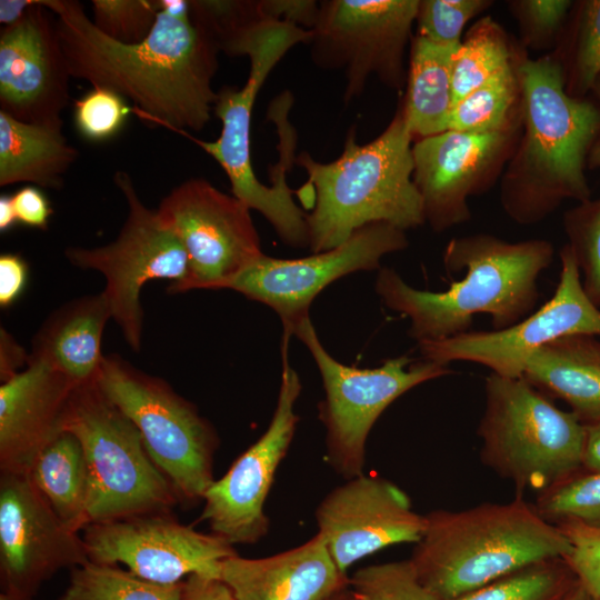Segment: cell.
<instances>
[{
	"label": "cell",
	"mask_w": 600,
	"mask_h": 600,
	"mask_svg": "<svg viewBox=\"0 0 600 600\" xmlns=\"http://www.w3.org/2000/svg\"><path fill=\"white\" fill-rule=\"evenodd\" d=\"M41 1L56 17L71 78L118 92L133 114L164 129L199 132L208 124L219 51L190 13L159 9L142 42L122 44L100 33L79 1Z\"/></svg>",
	"instance_id": "obj_1"
},
{
	"label": "cell",
	"mask_w": 600,
	"mask_h": 600,
	"mask_svg": "<svg viewBox=\"0 0 600 600\" xmlns=\"http://www.w3.org/2000/svg\"><path fill=\"white\" fill-rule=\"evenodd\" d=\"M553 260L544 240L507 242L490 234L452 239L443 252L448 273L463 278L443 291L409 286L391 268L379 269L376 292L387 308L410 320L417 343L440 341L470 331L473 317L487 313L493 330L528 317L539 299L538 278Z\"/></svg>",
	"instance_id": "obj_2"
},
{
	"label": "cell",
	"mask_w": 600,
	"mask_h": 600,
	"mask_svg": "<svg viewBox=\"0 0 600 600\" xmlns=\"http://www.w3.org/2000/svg\"><path fill=\"white\" fill-rule=\"evenodd\" d=\"M410 133L402 111L372 141L359 144L356 128L347 133L343 150L333 161L320 162L301 152L294 163L308 180L296 190L307 214L309 247L313 253L338 247L360 228L384 222L403 231L424 222L420 193L413 182Z\"/></svg>",
	"instance_id": "obj_3"
},
{
	"label": "cell",
	"mask_w": 600,
	"mask_h": 600,
	"mask_svg": "<svg viewBox=\"0 0 600 600\" xmlns=\"http://www.w3.org/2000/svg\"><path fill=\"white\" fill-rule=\"evenodd\" d=\"M410 562L420 582L440 600L479 589L531 563L564 558L571 544L520 494L507 503L460 511L436 510Z\"/></svg>",
	"instance_id": "obj_4"
},
{
	"label": "cell",
	"mask_w": 600,
	"mask_h": 600,
	"mask_svg": "<svg viewBox=\"0 0 600 600\" xmlns=\"http://www.w3.org/2000/svg\"><path fill=\"white\" fill-rule=\"evenodd\" d=\"M526 141L523 162L531 173L508 191L504 206L513 219H542L564 198L590 199L587 154L600 132V110L568 96L561 67L548 59L520 67Z\"/></svg>",
	"instance_id": "obj_5"
},
{
	"label": "cell",
	"mask_w": 600,
	"mask_h": 600,
	"mask_svg": "<svg viewBox=\"0 0 600 600\" xmlns=\"http://www.w3.org/2000/svg\"><path fill=\"white\" fill-rule=\"evenodd\" d=\"M478 436L481 461L520 492L539 494L583 469L586 424L522 377L486 378Z\"/></svg>",
	"instance_id": "obj_6"
},
{
	"label": "cell",
	"mask_w": 600,
	"mask_h": 600,
	"mask_svg": "<svg viewBox=\"0 0 600 600\" xmlns=\"http://www.w3.org/2000/svg\"><path fill=\"white\" fill-rule=\"evenodd\" d=\"M310 39V30L284 22H273L263 28L251 38L246 49L250 71L243 87H223L218 91L213 106L222 123L218 139L203 141L187 131H173L210 154L227 174L232 196L260 212L279 238L293 248L309 247L307 213L296 203V191L290 189L286 179L294 159L288 153H280V162L272 171V184H263L252 168L250 128L256 98L270 72L291 48L309 43Z\"/></svg>",
	"instance_id": "obj_7"
},
{
	"label": "cell",
	"mask_w": 600,
	"mask_h": 600,
	"mask_svg": "<svg viewBox=\"0 0 600 600\" xmlns=\"http://www.w3.org/2000/svg\"><path fill=\"white\" fill-rule=\"evenodd\" d=\"M61 431L80 441L91 480L88 526L146 513H167L179 503L153 462L134 423L102 392L97 380L74 388Z\"/></svg>",
	"instance_id": "obj_8"
},
{
	"label": "cell",
	"mask_w": 600,
	"mask_h": 600,
	"mask_svg": "<svg viewBox=\"0 0 600 600\" xmlns=\"http://www.w3.org/2000/svg\"><path fill=\"white\" fill-rule=\"evenodd\" d=\"M97 383L138 428L179 503L203 501L216 480L213 457L219 438L197 407L166 380L137 369L118 354L103 357Z\"/></svg>",
	"instance_id": "obj_9"
},
{
	"label": "cell",
	"mask_w": 600,
	"mask_h": 600,
	"mask_svg": "<svg viewBox=\"0 0 600 600\" xmlns=\"http://www.w3.org/2000/svg\"><path fill=\"white\" fill-rule=\"evenodd\" d=\"M310 351L322 378L319 419L326 429L328 463L346 480L363 473L368 436L382 412L412 388L451 373L448 366L407 356L359 369L340 363L322 346L310 316L289 331Z\"/></svg>",
	"instance_id": "obj_10"
},
{
	"label": "cell",
	"mask_w": 600,
	"mask_h": 600,
	"mask_svg": "<svg viewBox=\"0 0 600 600\" xmlns=\"http://www.w3.org/2000/svg\"><path fill=\"white\" fill-rule=\"evenodd\" d=\"M113 182L127 203V217L117 238L100 247H68L66 258L78 268L96 270L106 279L111 318L127 344L141 349L143 309L141 290L156 279L181 282L188 272L187 252L156 210L140 199L130 174L118 170Z\"/></svg>",
	"instance_id": "obj_11"
},
{
	"label": "cell",
	"mask_w": 600,
	"mask_h": 600,
	"mask_svg": "<svg viewBox=\"0 0 600 600\" xmlns=\"http://www.w3.org/2000/svg\"><path fill=\"white\" fill-rule=\"evenodd\" d=\"M418 0H322L311 31L310 54L321 69L342 71L343 101L360 97L371 76L400 88L403 51Z\"/></svg>",
	"instance_id": "obj_12"
},
{
	"label": "cell",
	"mask_w": 600,
	"mask_h": 600,
	"mask_svg": "<svg viewBox=\"0 0 600 600\" xmlns=\"http://www.w3.org/2000/svg\"><path fill=\"white\" fill-rule=\"evenodd\" d=\"M250 208L203 178L174 187L157 212L188 256L186 278L170 293L221 290L263 252Z\"/></svg>",
	"instance_id": "obj_13"
},
{
	"label": "cell",
	"mask_w": 600,
	"mask_h": 600,
	"mask_svg": "<svg viewBox=\"0 0 600 600\" xmlns=\"http://www.w3.org/2000/svg\"><path fill=\"white\" fill-rule=\"evenodd\" d=\"M561 269L553 296L539 309L503 330L468 331L418 343L422 359L448 366L454 361L482 364L492 373L518 378L528 357L540 347L573 334L600 337V308L587 296L573 252H560Z\"/></svg>",
	"instance_id": "obj_14"
},
{
	"label": "cell",
	"mask_w": 600,
	"mask_h": 600,
	"mask_svg": "<svg viewBox=\"0 0 600 600\" xmlns=\"http://www.w3.org/2000/svg\"><path fill=\"white\" fill-rule=\"evenodd\" d=\"M290 334L283 332L282 373L277 406L267 430L210 486L200 521L231 544H253L269 531L264 503L276 472L291 446L299 416L294 404L302 386L289 362Z\"/></svg>",
	"instance_id": "obj_15"
},
{
	"label": "cell",
	"mask_w": 600,
	"mask_h": 600,
	"mask_svg": "<svg viewBox=\"0 0 600 600\" xmlns=\"http://www.w3.org/2000/svg\"><path fill=\"white\" fill-rule=\"evenodd\" d=\"M408 247L406 231L384 222L364 226L327 251L298 259L262 253L224 289L274 310L284 331L309 314L313 299L330 283L357 271L377 270L381 259Z\"/></svg>",
	"instance_id": "obj_16"
},
{
	"label": "cell",
	"mask_w": 600,
	"mask_h": 600,
	"mask_svg": "<svg viewBox=\"0 0 600 600\" xmlns=\"http://www.w3.org/2000/svg\"><path fill=\"white\" fill-rule=\"evenodd\" d=\"M83 530L90 561L122 563L136 576L160 584H176L192 574L220 579L222 561L238 554L220 536L184 526L172 512L93 523Z\"/></svg>",
	"instance_id": "obj_17"
},
{
	"label": "cell",
	"mask_w": 600,
	"mask_h": 600,
	"mask_svg": "<svg viewBox=\"0 0 600 600\" xmlns=\"http://www.w3.org/2000/svg\"><path fill=\"white\" fill-rule=\"evenodd\" d=\"M87 561L83 539L59 519L27 473L1 472L2 591L32 600L56 572Z\"/></svg>",
	"instance_id": "obj_18"
},
{
	"label": "cell",
	"mask_w": 600,
	"mask_h": 600,
	"mask_svg": "<svg viewBox=\"0 0 600 600\" xmlns=\"http://www.w3.org/2000/svg\"><path fill=\"white\" fill-rule=\"evenodd\" d=\"M318 533L339 570L389 546L414 542L427 519L412 510L408 494L379 476L359 474L332 489L316 509Z\"/></svg>",
	"instance_id": "obj_19"
},
{
	"label": "cell",
	"mask_w": 600,
	"mask_h": 600,
	"mask_svg": "<svg viewBox=\"0 0 600 600\" xmlns=\"http://www.w3.org/2000/svg\"><path fill=\"white\" fill-rule=\"evenodd\" d=\"M70 78L56 17L36 0L0 32V111L21 122L63 127Z\"/></svg>",
	"instance_id": "obj_20"
},
{
	"label": "cell",
	"mask_w": 600,
	"mask_h": 600,
	"mask_svg": "<svg viewBox=\"0 0 600 600\" xmlns=\"http://www.w3.org/2000/svg\"><path fill=\"white\" fill-rule=\"evenodd\" d=\"M504 141V132L456 130L417 140L412 178L422 200L424 222L442 231L469 219L467 197Z\"/></svg>",
	"instance_id": "obj_21"
},
{
	"label": "cell",
	"mask_w": 600,
	"mask_h": 600,
	"mask_svg": "<svg viewBox=\"0 0 600 600\" xmlns=\"http://www.w3.org/2000/svg\"><path fill=\"white\" fill-rule=\"evenodd\" d=\"M78 387L47 364L28 359L0 386V472L27 473L61 432L69 399Z\"/></svg>",
	"instance_id": "obj_22"
},
{
	"label": "cell",
	"mask_w": 600,
	"mask_h": 600,
	"mask_svg": "<svg viewBox=\"0 0 600 600\" xmlns=\"http://www.w3.org/2000/svg\"><path fill=\"white\" fill-rule=\"evenodd\" d=\"M220 579L236 600H330L349 587L316 533L304 543L264 558L239 554L222 561Z\"/></svg>",
	"instance_id": "obj_23"
},
{
	"label": "cell",
	"mask_w": 600,
	"mask_h": 600,
	"mask_svg": "<svg viewBox=\"0 0 600 600\" xmlns=\"http://www.w3.org/2000/svg\"><path fill=\"white\" fill-rule=\"evenodd\" d=\"M111 310L103 292L72 299L44 320L32 339L29 359L62 373L77 386L97 380Z\"/></svg>",
	"instance_id": "obj_24"
},
{
	"label": "cell",
	"mask_w": 600,
	"mask_h": 600,
	"mask_svg": "<svg viewBox=\"0 0 600 600\" xmlns=\"http://www.w3.org/2000/svg\"><path fill=\"white\" fill-rule=\"evenodd\" d=\"M522 378L547 397L559 398L586 426L600 419V340L594 336L559 338L533 351Z\"/></svg>",
	"instance_id": "obj_25"
},
{
	"label": "cell",
	"mask_w": 600,
	"mask_h": 600,
	"mask_svg": "<svg viewBox=\"0 0 600 600\" xmlns=\"http://www.w3.org/2000/svg\"><path fill=\"white\" fill-rule=\"evenodd\" d=\"M79 157L62 127L21 122L0 111V186L60 189Z\"/></svg>",
	"instance_id": "obj_26"
},
{
	"label": "cell",
	"mask_w": 600,
	"mask_h": 600,
	"mask_svg": "<svg viewBox=\"0 0 600 600\" xmlns=\"http://www.w3.org/2000/svg\"><path fill=\"white\" fill-rule=\"evenodd\" d=\"M460 43L439 44L420 37L413 40L402 111L412 137L421 139L449 130L454 103L452 63Z\"/></svg>",
	"instance_id": "obj_27"
},
{
	"label": "cell",
	"mask_w": 600,
	"mask_h": 600,
	"mask_svg": "<svg viewBox=\"0 0 600 600\" xmlns=\"http://www.w3.org/2000/svg\"><path fill=\"white\" fill-rule=\"evenodd\" d=\"M27 476L69 529L79 532L88 526L91 480L76 436L61 431L39 453Z\"/></svg>",
	"instance_id": "obj_28"
},
{
	"label": "cell",
	"mask_w": 600,
	"mask_h": 600,
	"mask_svg": "<svg viewBox=\"0 0 600 600\" xmlns=\"http://www.w3.org/2000/svg\"><path fill=\"white\" fill-rule=\"evenodd\" d=\"M182 582L160 584L118 564L89 560L71 569L69 584L58 600H182Z\"/></svg>",
	"instance_id": "obj_29"
},
{
	"label": "cell",
	"mask_w": 600,
	"mask_h": 600,
	"mask_svg": "<svg viewBox=\"0 0 600 600\" xmlns=\"http://www.w3.org/2000/svg\"><path fill=\"white\" fill-rule=\"evenodd\" d=\"M196 27L216 49L230 57H240L251 34L274 21L263 0H189Z\"/></svg>",
	"instance_id": "obj_30"
},
{
	"label": "cell",
	"mask_w": 600,
	"mask_h": 600,
	"mask_svg": "<svg viewBox=\"0 0 600 600\" xmlns=\"http://www.w3.org/2000/svg\"><path fill=\"white\" fill-rule=\"evenodd\" d=\"M579 582L563 558L531 563L450 600H564Z\"/></svg>",
	"instance_id": "obj_31"
},
{
	"label": "cell",
	"mask_w": 600,
	"mask_h": 600,
	"mask_svg": "<svg viewBox=\"0 0 600 600\" xmlns=\"http://www.w3.org/2000/svg\"><path fill=\"white\" fill-rule=\"evenodd\" d=\"M511 67L454 102L449 130L470 133L504 132L516 99Z\"/></svg>",
	"instance_id": "obj_32"
},
{
	"label": "cell",
	"mask_w": 600,
	"mask_h": 600,
	"mask_svg": "<svg viewBox=\"0 0 600 600\" xmlns=\"http://www.w3.org/2000/svg\"><path fill=\"white\" fill-rule=\"evenodd\" d=\"M507 44L496 27H478L457 49L452 63L454 102L510 68ZM454 104V103H453Z\"/></svg>",
	"instance_id": "obj_33"
},
{
	"label": "cell",
	"mask_w": 600,
	"mask_h": 600,
	"mask_svg": "<svg viewBox=\"0 0 600 600\" xmlns=\"http://www.w3.org/2000/svg\"><path fill=\"white\" fill-rule=\"evenodd\" d=\"M534 507L548 522L574 521L600 530V472L582 469L538 494Z\"/></svg>",
	"instance_id": "obj_34"
},
{
	"label": "cell",
	"mask_w": 600,
	"mask_h": 600,
	"mask_svg": "<svg viewBox=\"0 0 600 600\" xmlns=\"http://www.w3.org/2000/svg\"><path fill=\"white\" fill-rule=\"evenodd\" d=\"M353 600H440L417 577L410 560L371 564L349 578Z\"/></svg>",
	"instance_id": "obj_35"
},
{
	"label": "cell",
	"mask_w": 600,
	"mask_h": 600,
	"mask_svg": "<svg viewBox=\"0 0 600 600\" xmlns=\"http://www.w3.org/2000/svg\"><path fill=\"white\" fill-rule=\"evenodd\" d=\"M564 226L583 290L600 308V198L580 202L567 212Z\"/></svg>",
	"instance_id": "obj_36"
},
{
	"label": "cell",
	"mask_w": 600,
	"mask_h": 600,
	"mask_svg": "<svg viewBox=\"0 0 600 600\" xmlns=\"http://www.w3.org/2000/svg\"><path fill=\"white\" fill-rule=\"evenodd\" d=\"M92 23L104 37L122 43L142 42L158 18L157 0H92Z\"/></svg>",
	"instance_id": "obj_37"
},
{
	"label": "cell",
	"mask_w": 600,
	"mask_h": 600,
	"mask_svg": "<svg viewBox=\"0 0 600 600\" xmlns=\"http://www.w3.org/2000/svg\"><path fill=\"white\" fill-rule=\"evenodd\" d=\"M128 102L111 89L92 87L73 102V123L78 133L91 142L114 138L133 114Z\"/></svg>",
	"instance_id": "obj_38"
},
{
	"label": "cell",
	"mask_w": 600,
	"mask_h": 600,
	"mask_svg": "<svg viewBox=\"0 0 600 600\" xmlns=\"http://www.w3.org/2000/svg\"><path fill=\"white\" fill-rule=\"evenodd\" d=\"M487 6L481 0H424L416 18L418 36L439 44L460 43L467 21Z\"/></svg>",
	"instance_id": "obj_39"
},
{
	"label": "cell",
	"mask_w": 600,
	"mask_h": 600,
	"mask_svg": "<svg viewBox=\"0 0 600 600\" xmlns=\"http://www.w3.org/2000/svg\"><path fill=\"white\" fill-rule=\"evenodd\" d=\"M557 526L571 544L563 559L592 598L600 600V530L574 521Z\"/></svg>",
	"instance_id": "obj_40"
},
{
	"label": "cell",
	"mask_w": 600,
	"mask_h": 600,
	"mask_svg": "<svg viewBox=\"0 0 600 600\" xmlns=\"http://www.w3.org/2000/svg\"><path fill=\"white\" fill-rule=\"evenodd\" d=\"M576 52V79L584 92L600 78V0L583 1Z\"/></svg>",
	"instance_id": "obj_41"
},
{
	"label": "cell",
	"mask_w": 600,
	"mask_h": 600,
	"mask_svg": "<svg viewBox=\"0 0 600 600\" xmlns=\"http://www.w3.org/2000/svg\"><path fill=\"white\" fill-rule=\"evenodd\" d=\"M11 197L18 223L39 230L48 229L53 209L39 187H22Z\"/></svg>",
	"instance_id": "obj_42"
},
{
	"label": "cell",
	"mask_w": 600,
	"mask_h": 600,
	"mask_svg": "<svg viewBox=\"0 0 600 600\" xmlns=\"http://www.w3.org/2000/svg\"><path fill=\"white\" fill-rule=\"evenodd\" d=\"M29 279V266L19 253L0 256V307H12L23 294Z\"/></svg>",
	"instance_id": "obj_43"
},
{
	"label": "cell",
	"mask_w": 600,
	"mask_h": 600,
	"mask_svg": "<svg viewBox=\"0 0 600 600\" xmlns=\"http://www.w3.org/2000/svg\"><path fill=\"white\" fill-rule=\"evenodd\" d=\"M267 13L278 22L311 30L319 13V1L314 0H263Z\"/></svg>",
	"instance_id": "obj_44"
},
{
	"label": "cell",
	"mask_w": 600,
	"mask_h": 600,
	"mask_svg": "<svg viewBox=\"0 0 600 600\" xmlns=\"http://www.w3.org/2000/svg\"><path fill=\"white\" fill-rule=\"evenodd\" d=\"M567 0L521 1L520 7L529 24L539 32L554 31L562 22L569 7Z\"/></svg>",
	"instance_id": "obj_45"
},
{
	"label": "cell",
	"mask_w": 600,
	"mask_h": 600,
	"mask_svg": "<svg viewBox=\"0 0 600 600\" xmlns=\"http://www.w3.org/2000/svg\"><path fill=\"white\" fill-rule=\"evenodd\" d=\"M182 600H236L231 589L218 578L192 574L182 582Z\"/></svg>",
	"instance_id": "obj_46"
},
{
	"label": "cell",
	"mask_w": 600,
	"mask_h": 600,
	"mask_svg": "<svg viewBox=\"0 0 600 600\" xmlns=\"http://www.w3.org/2000/svg\"><path fill=\"white\" fill-rule=\"evenodd\" d=\"M29 354L14 340V338L1 328L0 334V379H8L20 371L22 366L28 364Z\"/></svg>",
	"instance_id": "obj_47"
},
{
	"label": "cell",
	"mask_w": 600,
	"mask_h": 600,
	"mask_svg": "<svg viewBox=\"0 0 600 600\" xmlns=\"http://www.w3.org/2000/svg\"><path fill=\"white\" fill-rule=\"evenodd\" d=\"M583 469L600 472V419L586 426Z\"/></svg>",
	"instance_id": "obj_48"
},
{
	"label": "cell",
	"mask_w": 600,
	"mask_h": 600,
	"mask_svg": "<svg viewBox=\"0 0 600 600\" xmlns=\"http://www.w3.org/2000/svg\"><path fill=\"white\" fill-rule=\"evenodd\" d=\"M36 0H1L0 23L10 27L19 22Z\"/></svg>",
	"instance_id": "obj_49"
},
{
	"label": "cell",
	"mask_w": 600,
	"mask_h": 600,
	"mask_svg": "<svg viewBox=\"0 0 600 600\" xmlns=\"http://www.w3.org/2000/svg\"><path fill=\"white\" fill-rule=\"evenodd\" d=\"M18 224L12 197L1 194L0 197V231L7 232Z\"/></svg>",
	"instance_id": "obj_50"
},
{
	"label": "cell",
	"mask_w": 600,
	"mask_h": 600,
	"mask_svg": "<svg viewBox=\"0 0 600 600\" xmlns=\"http://www.w3.org/2000/svg\"><path fill=\"white\" fill-rule=\"evenodd\" d=\"M593 90L597 92L600 99V78L596 82ZM588 164L590 168H600V137L597 138L590 150V153L588 156Z\"/></svg>",
	"instance_id": "obj_51"
},
{
	"label": "cell",
	"mask_w": 600,
	"mask_h": 600,
	"mask_svg": "<svg viewBox=\"0 0 600 600\" xmlns=\"http://www.w3.org/2000/svg\"><path fill=\"white\" fill-rule=\"evenodd\" d=\"M564 600H594L592 596L578 582Z\"/></svg>",
	"instance_id": "obj_52"
},
{
	"label": "cell",
	"mask_w": 600,
	"mask_h": 600,
	"mask_svg": "<svg viewBox=\"0 0 600 600\" xmlns=\"http://www.w3.org/2000/svg\"><path fill=\"white\" fill-rule=\"evenodd\" d=\"M330 600H353L351 591L349 587L341 592L337 593L334 597H332Z\"/></svg>",
	"instance_id": "obj_53"
},
{
	"label": "cell",
	"mask_w": 600,
	"mask_h": 600,
	"mask_svg": "<svg viewBox=\"0 0 600 600\" xmlns=\"http://www.w3.org/2000/svg\"><path fill=\"white\" fill-rule=\"evenodd\" d=\"M0 600H23L14 594L2 591L0 594Z\"/></svg>",
	"instance_id": "obj_54"
}]
</instances>
